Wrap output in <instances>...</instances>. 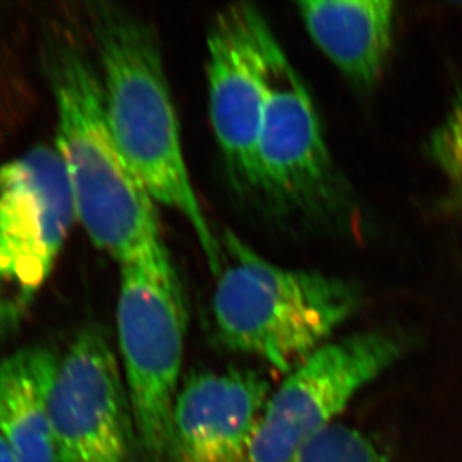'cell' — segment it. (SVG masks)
Segmentation results:
<instances>
[{
  "mask_svg": "<svg viewBox=\"0 0 462 462\" xmlns=\"http://www.w3.org/2000/svg\"><path fill=\"white\" fill-rule=\"evenodd\" d=\"M297 8L314 44L356 90L371 92L393 50L397 4L300 2Z\"/></svg>",
  "mask_w": 462,
  "mask_h": 462,
  "instance_id": "8fae6325",
  "label": "cell"
},
{
  "mask_svg": "<svg viewBox=\"0 0 462 462\" xmlns=\"http://www.w3.org/2000/svg\"><path fill=\"white\" fill-rule=\"evenodd\" d=\"M406 347L402 334L374 329L314 350L268 398L245 462H292Z\"/></svg>",
  "mask_w": 462,
  "mask_h": 462,
  "instance_id": "52a82bcc",
  "label": "cell"
},
{
  "mask_svg": "<svg viewBox=\"0 0 462 462\" xmlns=\"http://www.w3.org/2000/svg\"><path fill=\"white\" fill-rule=\"evenodd\" d=\"M57 462H134L140 445L126 379L97 325L75 336L50 397Z\"/></svg>",
  "mask_w": 462,
  "mask_h": 462,
  "instance_id": "9c48e42d",
  "label": "cell"
},
{
  "mask_svg": "<svg viewBox=\"0 0 462 462\" xmlns=\"http://www.w3.org/2000/svg\"><path fill=\"white\" fill-rule=\"evenodd\" d=\"M270 383L254 370L199 371L179 389L171 423L174 462H245Z\"/></svg>",
  "mask_w": 462,
  "mask_h": 462,
  "instance_id": "30bf717a",
  "label": "cell"
},
{
  "mask_svg": "<svg viewBox=\"0 0 462 462\" xmlns=\"http://www.w3.org/2000/svg\"><path fill=\"white\" fill-rule=\"evenodd\" d=\"M118 266V346L136 434L147 458L163 462L170 458L188 300L168 249Z\"/></svg>",
  "mask_w": 462,
  "mask_h": 462,
  "instance_id": "277c9868",
  "label": "cell"
},
{
  "mask_svg": "<svg viewBox=\"0 0 462 462\" xmlns=\"http://www.w3.org/2000/svg\"><path fill=\"white\" fill-rule=\"evenodd\" d=\"M427 154L446 181V206L462 213V83L449 111L428 136Z\"/></svg>",
  "mask_w": 462,
  "mask_h": 462,
  "instance_id": "4fadbf2b",
  "label": "cell"
},
{
  "mask_svg": "<svg viewBox=\"0 0 462 462\" xmlns=\"http://www.w3.org/2000/svg\"><path fill=\"white\" fill-rule=\"evenodd\" d=\"M49 79L57 113L54 150L90 241L118 265L166 249L157 204L109 126L101 74L81 50L60 45L50 54Z\"/></svg>",
  "mask_w": 462,
  "mask_h": 462,
  "instance_id": "7a4b0ae2",
  "label": "cell"
},
{
  "mask_svg": "<svg viewBox=\"0 0 462 462\" xmlns=\"http://www.w3.org/2000/svg\"><path fill=\"white\" fill-rule=\"evenodd\" d=\"M257 174L259 193L284 213L318 226L349 222L354 195L328 149L313 97L275 36L268 50Z\"/></svg>",
  "mask_w": 462,
  "mask_h": 462,
  "instance_id": "5b68a950",
  "label": "cell"
},
{
  "mask_svg": "<svg viewBox=\"0 0 462 462\" xmlns=\"http://www.w3.org/2000/svg\"><path fill=\"white\" fill-rule=\"evenodd\" d=\"M0 462H14L13 455L9 452L8 446L5 443L2 434H0Z\"/></svg>",
  "mask_w": 462,
  "mask_h": 462,
  "instance_id": "9a60e30c",
  "label": "cell"
},
{
  "mask_svg": "<svg viewBox=\"0 0 462 462\" xmlns=\"http://www.w3.org/2000/svg\"><path fill=\"white\" fill-rule=\"evenodd\" d=\"M74 220L56 150L40 145L0 165V337L26 319Z\"/></svg>",
  "mask_w": 462,
  "mask_h": 462,
  "instance_id": "8992f818",
  "label": "cell"
},
{
  "mask_svg": "<svg viewBox=\"0 0 462 462\" xmlns=\"http://www.w3.org/2000/svg\"><path fill=\"white\" fill-rule=\"evenodd\" d=\"M109 126L118 147L157 206L183 216L207 266L220 271V240L198 199L184 157L179 116L153 27L143 18L102 6L93 14Z\"/></svg>",
  "mask_w": 462,
  "mask_h": 462,
  "instance_id": "6da1fadb",
  "label": "cell"
},
{
  "mask_svg": "<svg viewBox=\"0 0 462 462\" xmlns=\"http://www.w3.org/2000/svg\"><path fill=\"white\" fill-rule=\"evenodd\" d=\"M213 316L227 350L289 373L327 345L364 301L356 282L275 265L225 229Z\"/></svg>",
  "mask_w": 462,
  "mask_h": 462,
  "instance_id": "3957f363",
  "label": "cell"
},
{
  "mask_svg": "<svg viewBox=\"0 0 462 462\" xmlns=\"http://www.w3.org/2000/svg\"><path fill=\"white\" fill-rule=\"evenodd\" d=\"M274 32L249 4L216 14L207 35L209 120L232 183L259 192L257 143L268 93Z\"/></svg>",
  "mask_w": 462,
  "mask_h": 462,
  "instance_id": "ba28073f",
  "label": "cell"
},
{
  "mask_svg": "<svg viewBox=\"0 0 462 462\" xmlns=\"http://www.w3.org/2000/svg\"><path fill=\"white\" fill-rule=\"evenodd\" d=\"M60 358L31 346L0 361V434L14 462H57L50 397Z\"/></svg>",
  "mask_w": 462,
  "mask_h": 462,
  "instance_id": "7c38bea8",
  "label": "cell"
},
{
  "mask_svg": "<svg viewBox=\"0 0 462 462\" xmlns=\"http://www.w3.org/2000/svg\"><path fill=\"white\" fill-rule=\"evenodd\" d=\"M292 462H384V455L364 432L334 423L311 439Z\"/></svg>",
  "mask_w": 462,
  "mask_h": 462,
  "instance_id": "5bb4252c",
  "label": "cell"
}]
</instances>
